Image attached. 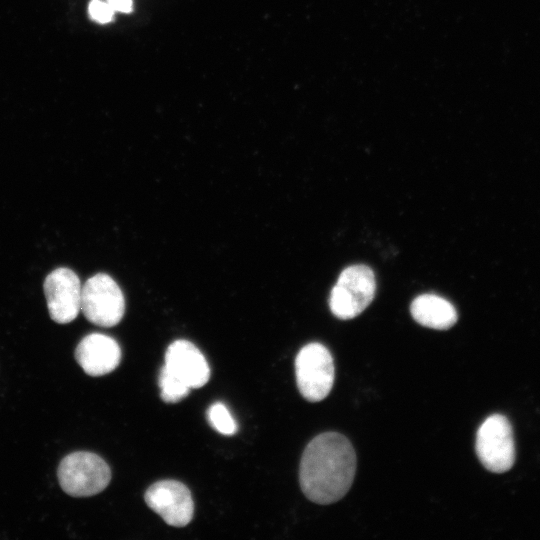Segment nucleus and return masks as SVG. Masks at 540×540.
Returning a JSON list of instances; mask_svg holds the SVG:
<instances>
[{
  "label": "nucleus",
  "mask_w": 540,
  "mask_h": 540,
  "mask_svg": "<svg viewBox=\"0 0 540 540\" xmlns=\"http://www.w3.org/2000/svg\"><path fill=\"white\" fill-rule=\"evenodd\" d=\"M356 472V454L342 434L326 432L305 448L299 469L304 495L312 502L327 505L339 501L349 491Z\"/></svg>",
  "instance_id": "1"
},
{
  "label": "nucleus",
  "mask_w": 540,
  "mask_h": 540,
  "mask_svg": "<svg viewBox=\"0 0 540 540\" xmlns=\"http://www.w3.org/2000/svg\"><path fill=\"white\" fill-rule=\"evenodd\" d=\"M57 478L62 490L73 497L93 496L103 491L111 480V470L99 455L76 451L59 463Z\"/></svg>",
  "instance_id": "2"
},
{
  "label": "nucleus",
  "mask_w": 540,
  "mask_h": 540,
  "mask_svg": "<svg viewBox=\"0 0 540 540\" xmlns=\"http://www.w3.org/2000/svg\"><path fill=\"white\" fill-rule=\"evenodd\" d=\"M376 291L375 276L365 265L345 268L331 290L330 310L342 320L352 319L362 313L372 302Z\"/></svg>",
  "instance_id": "3"
},
{
  "label": "nucleus",
  "mask_w": 540,
  "mask_h": 540,
  "mask_svg": "<svg viewBox=\"0 0 540 540\" xmlns=\"http://www.w3.org/2000/svg\"><path fill=\"white\" fill-rule=\"evenodd\" d=\"M298 390L309 402H319L330 393L335 377L334 361L330 351L314 342L305 345L295 359Z\"/></svg>",
  "instance_id": "4"
},
{
  "label": "nucleus",
  "mask_w": 540,
  "mask_h": 540,
  "mask_svg": "<svg viewBox=\"0 0 540 540\" xmlns=\"http://www.w3.org/2000/svg\"><path fill=\"white\" fill-rule=\"evenodd\" d=\"M81 311L95 325L118 324L125 312V299L114 279L104 273L90 277L82 286Z\"/></svg>",
  "instance_id": "5"
},
{
  "label": "nucleus",
  "mask_w": 540,
  "mask_h": 540,
  "mask_svg": "<svg viewBox=\"0 0 540 540\" xmlns=\"http://www.w3.org/2000/svg\"><path fill=\"white\" fill-rule=\"evenodd\" d=\"M476 453L482 465L494 473L509 470L515 460L512 429L506 417L489 416L476 435Z\"/></svg>",
  "instance_id": "6"
},
{
  "label": "nucleus",
  "mask_w": 540,
  "mask_h": 540,
  "mask_svg": "<svg viewBox=\"0 0 540 540\" xmlns=\"http://www.w3.org/2000/svg\"><path fill=\"white\" fill-rule=\"evenodd\" d=\"M148 507L171 526L184 527L193 518L194 503L188 487L176 480L153 483L145 492Z\"/></svg>",
  "instance_id": "7"
},
{
  "label": "nucleus",
  "mask_w": 540,
  "mask_h": 540,
  "mask_svg": "<svg viewBox=\"0 0 540 540\" xmlns=\"http://www.w3.org/2000/svg\"><path fill=\"white\" fill-rule=\"evenodd\" d=\"M51 319L58 324L72 322L81 310L82 285L77 274L60 267L47 275L43 284Z\"/></svg>",
  "instance_id": "8"
},
{
  "label": "nucleus",
  "mask_w": 540,
  "mask_h": 540,
  "mask_svg": "<svg viewBox=\"0 0 540 540\" xmlns=\"http://www.w3.org/2000/svg\"><path fill=\"white\" fill-rule=\"evenodd\" d=\"M164 366L190 389L204 386L210 378L207 360L188 340L179 339L167 347Z\"/></svg>",
  "instance_id": "9"
},
{
  "label": "nucleus",
  "mask_w": 540,
  "mask_h": 540,
  "mask_svg": "<svg viewBox=\"0 0 540 540\" xmlns=\"http://www.w3.org/2000/svg\"><path fill=\"white\" fill-rule=\"evenodd\" d=\"M74 356L87 375L98 377L118 367L121 361V349L112 337L101 333H91L78 343Z\"/></svg>",
  "instance_id": "10"
},
{
  "label": "nucleus",
  "mask_w": 540,
  "mask_h": 540,
  "mask_svg": "<svg viewBox=\"0 0 540 540\" xmlns=\"http://www.w3.org/2000/svg\"><path fill=\"white\" fill-rule=\"evenodd\" d=\"M412 317L420 325L447 330L457 322L455 307L446 299L434 294H422L416 297L410 306Z\"/></svg>",
  "instance_id": "11"
},
{
  "label": "nucleus",
  "mask_w": 540,
  "mask_h": 540,
  "mask_svg": "<svg viewBox=\"0 0 540 540\" xmlns=\"http://www.w3.org/2000/svg\"><path fill=\"white\" fill-rule=\"evenodd\" d=\"M159 387L161 399L166 403L179 402L190 391V388L165 366L161 368L159 374Z\"/></svg>",
  "instance_id": "12"
},
{
  "label": "nucleus",
  "mask_w": 540,
  "mask_h": 540,
  "mask_svg": "<svg viewBox=\"0 0 540 540\" xmlns=\"http://www.w3.org/2000/svg\"><path fill=\"white\" fill-rule=\"evenodd\" d=\"M207 419L211 427L220 434L230 436L237 432L235 419L221 402H215L208 408Z\"/></svg>",
  "instance_id": "13"
},
{
  "label": "nucleus",
  "mask_w": 540,
  "mask_h": 540,
  "mask_svg": "<svg viewBox=\"0 0 540 540\" xmlns=\"http://www.w3.org/2000/svg\"><path fill=\"white\" fill-rule=\"evenodd\" d=\"M88 12L94 21L105 24L112 20L115 11L107 2L92 0L88 6Z\"/></svg>",
  "instance_id": "14"
},
{
  "label": "nucleus",
  "mask_w": 540,
  "mask_h": 540,
  "mask_svg": "<svg viewBox=\"0 0 540 540\" xmlns=\"http://www.w3.org/2000/svg\"><path fill=\"white\" fill-rule=\"evenodd\" d=\"M114 11L128 13L132 9V0H107Z\"/></svg>",
  "instance_id": "15"
}]
</instances>
